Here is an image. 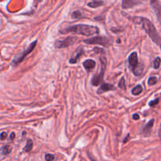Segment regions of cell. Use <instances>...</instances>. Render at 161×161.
I'll use <instances>...</instances> for the list:
<instances>
[{
	"instance_id": "obj_1",
	"label": "cell",
	"mask_w": 161,
	"mask_h": 161,
	"mask_svg": "<svg viewBox=\"0 0 161 161\" xmlns=\"http://www.w3.org/2000/svg\"><path fill=\"white\" fill-rule=\"evenodd\" d=\"M134 22L136 24H141L142 25V28L146 32L148 35V36L150 37L151 39L158 45L159 47H161V38L160 35L156 31V28L153 25V24L148 19L145 18V17H135L133 18Z\"/></svg>"
},
{
	"instance_id": "obj_2",
	"label": "cell",
	"mask_w": 161,
	"mask_h": 161,
	"mask_svg": "<svg viewBox=\"0 0 161 161\" xmlns=\"http://www.w3.org/2000/svg\"><path fill=\"white\" fill-rule=\"evenodd\" d=\"M60 33L61 34H68V33H75L83 35L85 36H91L93 35L99 33V29L98 27L92 26V25H88V24H76V25H72L65 28L64 29H61L60 31Z\"/></svg>"
},
{
	"instance_id": "obj_3",
	"label": "cell",
	"mask_w": 161,
	"mask_h": 161,
	"mask_svg": "<svg viewBox=\"0 0 161 161\" xmlns=\"http://www.w3.org/2000/svg\"><path fill=\"white\" fill-rule=\"evenodd\" d=\"M99 60L101 61V71L94 76V78L92 79V84L94 86H98L99 84L103 81L105 72V69H106L107 60L105 57L101 56V57H99Z\"/></svg>"
},
{
	"instance_id": "obj_4",
	"label": "cell",
	"mask_w": 161,
	"mask_h": 161,
	"mask_svg": "<svg viewBox=\"0 0 161 161\" xmlns=\"http://www.w3.org/2000/svg\"><path fill=\"white\" fill-rule=\"evenodd\" d=\"M36 44H37V40H35L34 42H32L31 44L29 45V47H28L27 49H24L23 52H21V54H19L17 55L14 59H13V62H12V65H13V66H15V65H19L20 63L22 62L24 59V58H25V57H26L27 56L30 54V53L32 52V50H33L34 48L36 47Z\"/></svg>"
},
{
	"instance_id": "obj_5",
	"label": "cell",
	"mask_w": 161,
	"mask_h": 161,
	"mask_svg": "<svg viewBox=\"0 0 161 161\" xmlns=\"http://www.w3.org/2000/svg\"><path fill=\"white\" fill-rule=\"evenodd\" d=\"M84 43H86L87 44H98L104 46V47H109L111 45V40L104 36H96L84 40Z\"/></svg>"
},
{
	"instance_id": "obj_6",
	"label": "cell",
	"mask_w": 161,
	"mask_h": 161,
	"mask_svg": "<svg viewBox=\"0 0 161 161\" xmlns=\"http://www.w3.org/2000/svg\"><path fill=\"white\" fill-rule=\"evenodd\" d=\"M77 41V38L74 36H68L67 38L63 39H59L55 43V47L57 49H61V48H65L72 45Z\"/></svg>"
},
{
	"instance_id": "obj_7",
	"label": "cell",
	"mask_w": 161,
	"mask_h": 161,
	"mask_svg": "<svg viewBox=\"0 0 161 161\" xmlns=\"http://www.w3.org/2000/svg\"><path fill=\"white\" fill-rule=\"evenodd\" d=\"M150 5L155 11V13L157 16L158 21H160V23L161 24V4L159 2V0H151Z\"/></svg>"
},
{
	"instance_id": "obj_8",
	"label": "cell",
	"mask_w": 161,
	"mask_h": 161,
	"mask_svg": "<svg viewBox=\"0 0 161 161\" xmlns=\"http://www.w3.org/2000/svg\"><path fill=\"white\" fill-rule=\"evenodd\" d=\"M143 0H122L123 9H130L142 3Z\"/></svg>"
},
{
	"instance_id": "obj_9",
	"label": "cell",
	"mask_w": 161,
	"mask_h": 161,
	"mask_svg": "<svg viewBox=\"0 0 161 161\" xmlns=\"http://www.w3.org/2000/svg\"><path fill=\"white\" fill-rule=\"evenodd\" d=\"M128 62H129V65H130V69L132 70L133 68H135L139 64V63H138V54L136 52L131 53L130 54V56H129V57H128Z\"/></svg>"
},
{
	"instance_id": "obj_10",
	"label": "cell",
	"mask_w": 161,
	"mask_h": 161,
	"mask_svg": "<svg viewBox=\"0 0 161 161\" xmlns=\"http://www.w3.org/2000/svg\"><path fill=\"white\" fill-rule=\"evenodd\" d=\"M153 124H154V120L153 119V120H149V121L147 123V124L145 126V128H143L142 134L145 137H148V135H150L152 128H153Z\"/></svg>"
},
{
	"instance_id": "obj_11",
	"label": "cell",
	"mask_w": 161,
	"mask_h": 161,
	"mask_svg": "<svg viewBox=\"0 0 161 161\" xmlns=\"http://www.w3.org/2000/svg\"><path fill=\"white\" fill-rule=\"evenodd\" d=\"M114 86L112 85V84H109V83H103V84L100 86V88L98 90V94H103V93L106 92V91H112V90H114Z\"/></svg>"
},
{
	"instance_id": "obj_12",
	"label": "cell",
	"mask_w": 161,
	"mask_h": 161,
	"mask_svg": "<svg viewBox=\"0 0 161 161\" xmlns=\"http://www.w3.org/2000/svg\"><path fill=\"white\" fill-rule=\"evenodd\" d=\"M96 65V62L94 60H91V59H88V60L85 61L83 62V67L86 68V71H91L92 70Z\"/></svg>"
},
{
	"instance_id": "obj_13",
	"label": "cell",
	"mask_w": 161,
	"mask_h": 161,
	"mask_svg": "<svg viewBox=\"0 0 161 161\" xmlns=\"http://www.w3.org/2000/svg\"><path fill=\"white\" fill-rule=\"evenodd\" d=\"M143 71H144V65H143L142 64H140V63H139L135 68H133L132 69L133 73H134L136 76H139V75H141Z\"/></svg>"
},
{
	"instance_id": "obj_14",
	"label": "cell",
	"mask_w": 161,
	"mask_h": 161,
	"mask_svg": "<svg viewBox=\"0 0 161 161\" xmlns=\"http://www.w3.org/2000/svg\"><path fill=\"white\" fill-rule=\"evenodd\" d=\"M104 5V2L103 1H101V0H94L92 2H90L88 3L87 6L91 8H97L99 7V6H101Z\"/></svg>"
},
{
	"instance_id": "obj_15",
	"label": "cell",
	"mask_w": 161,
	"mask_h": 161,
	"mask_svg": "<svg viewBox=\"0 0 161 161\" xmlns=\"http://www.w3.org/2000/svg\"><path fill=\"white\" fill-rule=\"evenodd\" d=\"M82 54H83V49H81L77 50L76 53L75 54V55L70 59L69 62H70L71 64H75V63H77V61H78V59L79 58V57H80V55Z\"/></svg>"
},
{
	"instance_id": "obj_16",
	"label": "cell",
	"mask_w": 161,
	"mask_h": 161,
	"mask_svg": "<svg viewBox=\"0 0 161 161\" xmlns=\"http://www.w3.org/2000/svg\"><path fill=\"white\" fill-rule=\"evenodd\" d=\"M142 91V86H141V85H138V86H136L135 87H134V88L132 89L131 93H132L133 95H138V94H140Z\"/></svg>"
},
{
	"instance_id": "obj_17",
	"label": "cell",
	"mask_w": 161,
	"mask_h": 161,
	"mask_svg": "<svg viewBox=\"0 0 161 161\" xmlns=\"http://www.w3.org/2000/svg\"><path fill=\"white\" fill-rule=\"evenodd\" d=\"M32 147H33V142H32V141L31 139H28L26 146L24 148V150L25 151V152H30L32 149Z\"/></svg>"
},
{
	"instance_id": "obj_18",
	"label": "cell",
	"mask_w": 161,
	"mask_h": 161,
	"mask_svg": "<svg viewBox=\"0 0 161 161\" xmlns=\"http://www.w3.org/2000/svg\"><path fill=\"white\" fill-rule=\"evenodd\" d=\"M11 150H12V148H11V147L10 146H3V148H2V153L4 156H7V155L10 153Z\"/></svg>"
},
{
	"instance_id": "obj_19",
	"label": "cell",
	"mask_w": 161,
	"mask_h": 161,
	"mask_svg": "<svg viewBox=\"0 0 161 161\" xmlns=\"http://www.w3.org/2000/svg\"><path fill=\"white\" fill-rule=\"evenodd\" d=\"M82 17H83L82 13H81L80 11H79V10L74 11V12L72 13V17L73 19H79L81 18Z\"/></svg>"
},
{
	"instance_id": "obj_20",
	"label": "cell",
	"mask_w": 161,
	"mask_h": 161,
	"mask_svg": "<svg viewBox=\"0 0 161 161\" xmlns=\"http://www.w3.org/2000/svg\"><path fill=\"white\" fill-rule=\"evenodd\" d=\"M160 63H161L160 58V57H156L153 61L154 68H155V69H158L159 68H160Z\"/></svg>"
},
{
	"instance_id": "obj_21",
	"label": "cell",
	"mask_w": 161,
	"mask_h": 161,
	"mask_svg": "<svg viewBox=\"0 0 161 161\" xmlns=\"http://www.w3.org/2000/svg\"><path fill=\"white\" fill-rule=\"evenodd\" d=\"M156 82H157V78L155 77V76H152V77L148 79V84L149 86H153L154 84H156Z\"/></svg>"
},
{
	"instance_id": "obj_22",
	"label": "cell",
	"mask_w": 161,
	"mask_h": 161,
	"mask_svg": "<svg viewBox=\"0 0 161 161\" xmlns=\"http://www.w3.org/2000/svg\"><path fill=\"white\" fill-rule=\"evenodd\" d=\"M119 87H120V89H122V90H124V89L126 88L125 81H124V79L123 78H121V79H120V83H119Z\"/></svg>"
},
{
	"instance_id": "obj_23",
	"label": "cell",
	"mask_w": 161,
	"mask_h": 161,
	"mask_svg": "<svg viewBox=\"0 0 161 161\" xmlns=\"http://www.w3.org/2000/svg\"><path fill=\"white\" fill-rule=\"evenodd\" d=\"M54 156L52 155V154H47L46 156H45V160L46 161H53L54 160Z\"/></svg>"
},
{
	"instance_id": "obj_24",
	"label": "cell",
	"mask_w": 161,
	"mask_h": 161,
	"mask_svg": "<svg viewBox=\"0 0 161 161\" xmlns=\"http://www.w3.org/2000/svg\"><path fill=\"white\" fill-rule=\"evenodd\" d=\"M159 103V99L158 98H156L155 99V100H153V101H152L149 102V106L151 107H154V106H156V105L158 104Z\"/></svg>"
},
{
	"instance_id": "obj_25",
	"label": "cell",
	"mask_w": 161,
	"mask_h": 161,
	"mask_svg": "<svg viewBox=\"0 0 161 161\" xmlns=\"http://www.w3.org/2000/svg\"><path fill=\"white\" fill-rule=\"evenodd\" d=\"M94 52L97 53V54H105V50L101 48H99V47H95L94 49Z\"/></svg>"
},
{
	"instance_id": "obj_26",
	"label": "cell",
	"mask_w": 161,
	"mask_h": 161,
	"mask_svg": "<svg viewBox=\"0 0 161 161\" xmlns=\"http://www.w3.org/2000/svg\"><path fill=\"white\" fill-rule=\"evenodd\" d=\"M6 138H7V133L6 132H3L0 134V139L1 140H5Z\"/></svg>"
},
{
	"instance_id": "obj_27",
	"label": "cell",
	"mask_w": 161,
	"mask_h": 161,
	"mask_svg": "<svg viewBox=\"0 0 161 161\" xmlns=\"http://www.w3.org/2000/svg\"><path fill=\"white\" fill-rule=\"evenodd\" d=\"M133 119L135 120H138L139 119V115L138 114H134L133 115Z\"/></svg>"
},
{
	"instance_id": "obj_28",
	"label": "cell",
	"mask_w": 161,
	"mask_h": 161,
	"mask_svg": "<svg viewBox=\"0 0 161 161\" xmlns=\"http://www.w3.org/2000/svg\"><path fill=\"white\" fill-rule=\"evenodd\" d=\"M10 140H13V139L15 138V133H11L10 136Z\"/></svg>"
},
{
	"instance_id": "obj_29",
	"label": "cell",
	"mask_w": 161,
	"mask_h": 161,
	"mask_svg": "<svg viewBox=\"0 0 161 161\" xmlns=\"http://www.w3.org/2000/svg\"><path fill=\"white\" fill-rule=\"evenodd\" d=\"M129 136H130V135H128V136H127V138H126V139H125V140L123 141V142L126 143V142H127V141H128V139H129Z\"/></svg>"
},
{
	"instance_id": "obj_30",
	"label": "cell",
	"mask_w": 161,
	"mask_h": 161,
	"mask_svg": "<svg viewBox=\"0 0 161 161\" xmlns=\"http://www.w3.org/2000/svg\"><path fill=\"white\" fill-rule=\"evenodd\" d=\"M159 137L161 138V124H160V130H159Z\"/></svg>"
},
{
	"instance_id": "obj_31",
	"label": "cell",
	"mask_w": 161,
	"mask_h": 161,
	"mask_svg": "<svg viewBox=\"0 0 161 161\" xmlns=\"http://www.w3.org/2000/svg\"><path fill=\"white\" fill-rule=\"evenodd\" d=\"M91 160H92V161H95L94 160H93V159H91Z\"/></svg>"
},
{
	"instance_id": "obj_32",
	"label": "cell",
	"mask_w": 161,
	"mask_h": 161,
	"mask_svg": "<svg viewBox=\"0 0 161 161\" xmlns=\"http://www.w3.org/2000/svg\"><path fill=\"white\" fill-rule=\"evenodd\" d=\"M38 1H39V2H41L42 0H38Z\"/></svg>"
}]
</instances>
